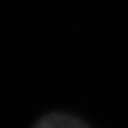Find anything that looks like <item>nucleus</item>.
I'll list each match as a JSON object with an SVG mask.
<instances>
[{
	"label": "nucleus",
	"instance_id": "nucleus-1",
	"mask_svg": "<svg viewBox=\"0 0 128 128\" xmlns=\"http://www.w3.org/2000/svg\"><path fill=\"white\" fill-rule=\"evenodd\" d=\"M33 128H91L83 120L67 113H48L42 116Z\"/></svg>",
	"mask_w": 128,
	"mask_h": 128
}]
</instances>
